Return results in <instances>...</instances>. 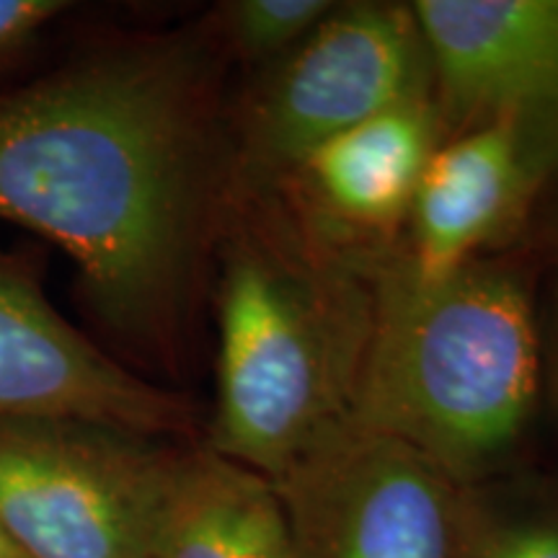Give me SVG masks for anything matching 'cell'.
I'll return each instance as SVG.
<instances>
[{
  "label": "cell",
  "mask_w": 558,
  "mask_h": 558,
  "mask_svg": "<svg viewBox=\"0 0 558 558\" xmlns=\"http://www.w3.org/2000/svg\"><path fill=\"white\" fill-rule=\"evenodd\" d=\"M554 390L558 399V295H556V331H554Z\"/></svg>",
  "instance_id": "cell-16"
},
{
  "label": "cell",
  "mask_w": 558,
  "mask_h": 558,
  "mask_svg": "<svg viewBox=\"0 0 558 558\" xmlns=\"http://www.w3.org/2000/svg\"><path fill=\"white\" fill-rule=\"evenodd\" d=\"M337 5L333 0H228L207 21L226 58L264 70L295 50Z\"/></svg>",
  "instance_id": "cell-13"
},
{
  "label": "cell",
  "mask_w": 558,
  "mask_h": 558,
  "mask_svg": "<svg viewBox=\"0 0 558 558\" xmlns=\"http://www.w3.org/2000/svg\"><path fill=\"white\" fill-rule=\"evenodd\" d=\"M75 9L68 0H0V78L24 65Z\"/></svg>",
  "instance_id": "cell-14"
},
{
  "label": "cell",
  "mask_w": 558,
  "mask_h": 558,
  "mask_svg": "<svg viewBox=\"0 0 558 558\" xmlns=\"http://www.w3.org/2000/svg\"><path fill=\"white\" fill-rule=\"evenodd\" d=\"M373 320L349 422L409 445L458 486L501 476L533 422L543 344L525 275L476 259L422 279L369 262Z\"/></svg>",
  "instance_id": "cell-3"
},
{
  "label": "cell",
  "mask_w": 558,
  "mask_h": 558,
  "mask_svg": "<svg viewBox=\"0 0 558 558\" xmlns=\"http://www.w3.org/2000/svg\"><path fill=\"white\" fill-rule=\"evenodd\" d=\"M556 177L558 166L514 122L452 132L424 171L393 254L422 279L484 259L527 220Z\"/></svg>",
  "instance_id": "cell-10"
},
{
  "label": "cell",
  "mask_w": 558,
  "mask_h": 558,
  "mask_svg": "<svg viewBox=\"0 0 558 558\" xmlns=\"http://www.w3.org/2000/svg\"><path fill=\"white\" fill-rule=\"evenodd\" d=\"M445 137L435 96L403 101L318 145L275 192L288 194L290 213L313 239L354 262H375L399 246Z\"/></svg>",
  "instance_id": "cell-9"
},
{
  "label": "cell",
  "mask_w": 558,
  "mask_h": 558,
  "mask_svg": "<svg viewBox=\"0 0 558 558\" xmlns=\"http://www.w3.org/2000/svg\"><path fill=\"white\" fill-rule=\"evenodd\" d=\"M215 305L218 396L202 445L275 478L352 416L369 264L313 239L277 192L228 194Z\"/></svg>",
  "instance_id": "cell-2"
},
{
  "label": "cell",
  "mask_w": 558,
  "mask_h": 558,
  "mask_svg": "<svg viewBox=\"0 0 558 558\" xmlns=\"http://www.w3.org/2000/svg\"><path fill=\"white\" fill-rule=\"evenodd\" d=\"M153 558H292L275 481L207 445L177 450Z\"/></svg>",
  "instance_id": "cell-11"
},
{
  "label": "cell",
  "mask_w": 558,
  "mask_h": 558,
  "mask_svg": "<svg viewBox=\"0 0 558 558\" xmlns=\"http://www.w3.org/2000/svg\"><path fill=\"white\" fill-rule=\"evenodd\" d=\"M424 96L435 75L414 3H339L228 114V194L275 192L318 145Z\"/></svg>",
  "instance_id": "cell-4"
},
{
  "label": "cell",
  "mask_w": 558,
  "mask_h": 558,
  "mask_svg": "<svg viewBox=\"0 0 558 558\" xmlns=\"http://www.w3.org/2000/svg\"><path fill=\"white\" fill-rule=\"evenodd\" d=\"M271 481L292 558H452L460 486L399 439L344 422Z\"/></svg>",
  "instance_id": "cell-6"
},
{
  "label": "cell",
  "mask_w": 558,
  "mask_h": 558,
  "mask_svg": "<svg viewBox=\"0 0 558 558\" xmlns=\"http://www.w3.org/2000/svg\"><path fill=\"white\" fill-rule=\"evenodd\" d=\"M177 450L75 418H0V525L26 558H153Z\"/></svg>",
  "instance_id": "cell-5"
},
{
  "label": "cell",
  "mask_w": 558,
  "mask_h": 558,
  "mask_svg": "<svg viewBox=\"0 0 558 558\" xmlns=\"http://www.w3.org/2000/svg\"><path fill=\"white\" fill-rule=\"evenodd\" d=\"M452 558H558V481L460 486Z\"/></svg>",
  "instance_id": "cell-12"
},
{
  "label": "cell",
  "mask_w": 558,
  "mask_h": 558,
  "mask_svg": "<svg viewBox=\"0 0 558 558\" xmlns=\"http://www.w3.org/2000/svg\"><path fill=\"white\" fill-rule=\"evenodd\" d=\"M0 558H26L24 550H21L9 533H5L3 525H0Z\"/></svg>",
  "instance_id": "cell-15"
},
{
  "label": "cell",
  "mask_w": 558,
  "mask_h": 558,
  "mask_svg": "<svg viewBox=\"0 0 558 558\" xmlns=\"http://www.w3.org/2000/svg\"><path fill=\"white\" fill-rule=\"evenodd\" d=\"M448 135L514 122L558 166V0H414Z\"/></svg>",
  "instance_id": "cell-8"
},
{
  "label": "cell",
  "mask_w": 558,
  "mask_h": 558,
  "mask_svg": "<svg viewBox=\"0 0 558 558\" xmlns=\"http://www.w3.org/2000/svg\"><path fill=\"white\" fill-rule=\"evenodd\" d=\"M209 21L99 41L0 88V220L75 267L122 352L179 365L228 197V109Z\"/></svg>",
  "instance_id": "cell-1"
},
{
  "label": "cell",
  "mask_w": 558,
  "mask_h": 558,
  "mask_svg": "<svg viewBox=\"0 0 558 558\" xmlns=\"http://www.w3.org/2000/svg\"><path fill=\"white\" fill-rule=\"evenodd\" d=\"M0 418H75L173 439L194 429L184 393L111 357L47 298L39 264L0 248Z\"/></svg>",
  "instance_id": "cell-7"
}]
</instances>
